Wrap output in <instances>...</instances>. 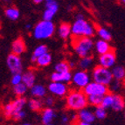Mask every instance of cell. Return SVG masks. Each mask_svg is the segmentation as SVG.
<instances>
[{
  "mask_svg": "<svg viewBox=\"0 0 125 125\" xmlns=\"http://www.w3.org/2000/svg\"><path fill=\"white\" fill-rule=\"evenodd\" d=\"M66 102L67 108L73 111H79L88 105L87 95L81 89L73 90L68 93Z\"/></svg>",
  "mask_w": 125,
  "mask_h": 125,
  "instance_id": "1",
  "label": "cell"
},
{
  "mask_svg": "<svg viewBox=\"0 0 125 125\" xmlns=\"http://www.w3.org/2000/svg\"><path fill=\"white\" fill-rule=\"evenodd\" d=\"M94 30L93 25L79 15L71 26V33L74 37H92L94 34Z\"/></svg>",
  "mask_w": 125,
  "mask_h": 125,
  "instance_id": "2",
  "label": "cell"
},
{
  "mask_svg": "<svg viewBox=\"0 0 125 125\" xmlns=\"http://www.w3.org/2000/svg\"><path fill=\"white\" fill-rule=\"evenodd\" d=\"M55 31V25L52 20H42L35 25L33 37L37 40H44L52 37Z\"/></svg>",
  "mask_w": 125,
  "mask_h": 125,
  "instance_id": "3",
  "label": "cell"
},
{
  "mask_svg": "<svg viewBox=\"0 0 125 125\" xmlns=\"http://www.w3.org/2000/svg\"><path fill=\"white\" fill-rule=\"evenodd\" d=\"M73 46L76 53L82 58L90 54V51L93 47V41L89 37H74Z\"/></svg>",
  "mask_w": 125,
  "mask_h": 125,
  "instance_id": "4",
  "label": "cell"
},
{
  "mask_svg": "<svg viewBox=\"0 0 125 125\" xmlns=\"http://www.w3.org/2000/svg\"><path fill=\"white\" fill-rule=\"evenodd\" d=\"M93 79H94V81L108 86L109 82L112 81L113 76L109 68L102 67L99 65L93 71Z\"/></svg>",
  "mask_w": 125,
  "mask_h": 125,
  "instance_id": "5",
  "label": "cell"
},
{
  "mask_svg": "<svg viewBox=\"0 0 125 125\" xmlns=\"http://www.w3.org/2000/svg\"><path fill=\"white\" fill-rule=\"evenodd\" d=\"M26 104V100L22 96H19V98L16 99L13 102L6 104L4 108V113L5 117L11 118L13 115L19 111L22 110Z\"/></svg>",
  "mask_w": 125,
  "mask_h": 125,
  "instance_id": "6",
  "label": "cell"
},
{
  "mask_svg": "<svg viewBox=\"0 0 125 125\" xmlns=\"http://www.w3.org/2000/svg\"><path fill=\"white\" fill-rule=\"evenodd\" d=\"M82 91L84 92L86 95H89V94L104 95L105 94L108 93V86L98 83L96 81H93V82L89 81L88 85L82 89Z\"/></svg>",
  "mask_w": 125,
  "mask_h": 125,
  "instance_id": "7",
  "label": "cell"
},
{
  "mask_svg": "<svg viewBox=\"0 0 125 125\" xmlns=\"http://www.w3.org/2000/svg\"><path fill=\"white\" fill-rule=\"evenodd\" d=\"M72 81L74 87L77 89H83L90 81V77L88 73L85 70L75 72L74 74L72 75Z\"/></svg>",
  "mask_w": 125,
  "mask_h": 125,
  "instance_id": "8",
  "label": "cell"
},
{
  "mask_svg": "<svg viewBox=\"0 0 125 125\" xmlns=\"http://www.w3.org/2000/svg\"><path fill=\"white\" fill-rule=\"evenodd\" d=\"M6 63L8 68L12 73H21L23 67H22V62H21V59L19 58V55L10 53L7 57Z\"/></svg>",
  "mask_w": 125,
  "mask_h": 125,
  "instance_id": "9",
  "label": "cell"
},
{
  "mask_svg": "<svg viewBox=\"0 0 125 125\" xmlns=\"http://www.w3.org/2000/svg\"><path fill=\"white\" fill-rule=\"evenodd\" d=\"M115 61H116V56H115V52L113 50H109L105 53L101 54L100 58H99L100 66L107 67V68H111L114 67Z\"/></svg>",
  "mask_w": 125,
  "mask_h": 125,
  "instance_id": "10",
  "label": "cell"
},
{
  "mask_svg": "<svg viewBox=\"0 0 125 125\" xmlns=\"http://www.w3.org/2000/svg\"><path fill=\"white\" fill-rule=\"evenodd\" d=\"M48 90L52 94L60 96V97L67 95V94L68 93V88L66 85V83L59 82V81H52V83L49 84Z\"/></svg>",
  "mask_w": 125,
  "mask_h": 125,
  "instance_id": "11",
  "label": "cell"
},
{
  "mask_svg": "<svg viewBox=\"0 0 125 125\" xmlns=\"http://www.w3.org/2000/svg\"><path fill=\"white\" fill-rule=\"evenodd\" d=\"M77 115H78V121L88 123V125L93 123L94 122V120H95V116L94 115V112H92L91 110H89V109H88V108H86L78 111Z\"/></svg>",
  "mask_w": 125,
  "mask_h": 125,
  "instance_id": "12",
  "label": "cell"
},
{
  "mask_svg": "<svg viewBox=\"0 0 125 125\" xmlns=\"http://www.w3.org/2000/svg\"><path fill=\"white\" fill-rule=\"evenodd\" d=\"M72 79V74L70 71L67 72H63V73H60V72H54L51 75V80L52 81H59V82H63V83H67L71 81Z\"/></svg>",
  "mask_w": 125,
  "mask_h": 125,
  "instance_id": "13",
  "label": "cell"
},
{
  "mask_svg": "<svg viewBox=\"0 0 125 125\" xmlns=\"http://www.w3.org/2000/svg\"><path fill=\"white\" fill-rule=\"evenodd\" d=\"M56 117V114L53 109L50 108H45L41 112V121L45 125H49L52 123L54 118Z\"/></svg>",
  "mask_w": 125,
  "mask_h": 125,
  "instance_id": "14",
  "label": "cell"
},
{
  "mask_svg": "<svg viewBox=\"0 0 125 125\" xmlns=\"http://www.w3.org/2000/svg\"><path fill=\"white\" fill-rule=\"evenodd\" d=\"M25 43L21 38L16 40L13 42L12 46H11V51L12 53L17 54V55H20L25 51Z\"/></svg>",
  "mask_w": 125,
  "mask_h": 125,
  "instance_id": "15",
  "label": "cell"
},
{
  "mask_svg": "<svg viewBox=\"0 0 125 125\" xmlns=\"http://www.w3.org/2000/svg\"><path fill=\"white\" fill-rule=\"evenodd\" d=\"M22 82L27 87L31 88L35 84V74L32 71H27L22 75Z\"/></svg>",
  "mask_w": 125,
  "mask_h": 125,
  "instance_id": "16",
  "label": "cell"
},
{
  "mask_svg": "<svg viewBox=\"0 0 125 125\" xmlns=\"http://www.w3.org/2000/svg\"><path fill=\"white\" fill-rule=\"evenodd\" d=\"M51 61H52V56L47 52L46 53L40 55V56L37 57L35 63L37 64L38 67H47L48 65H50Z\"/></svg>",
  "mask_w": 125,
  "mask_h": 125,
  "instance_id": "17",
  "label": "cell"
},
{
  "mask_svg": "<svg viewBox=\"0 0 125 125\" xmlns=\"http://www.w3.org/2000/svg\"><path fill=\"white\" fill-rule=\"evenodd\" d=\"M95 48H96L97 52H98L100 55L108 52L109 50H111V46H110V45L108 44V42L107 41V40H102V39L95 43Z\"/></svg>",
  "mask_w": 125,
  "mask_h": 125,
  "instance_id": "18",
  "label": "cell"
},
{
  "mask_svg": "<svg viewBox=\"0 0 125 125\" xmlns=\"http://www.w3.org/2000/svg\"><path fill=\"white\" fill-rule=\"evenodd\" d=\"M111 108L115 111H122L124 108V100L121 95L114 94L113 103L111 105Z\"/></svg>",
  "mask_w": 125,
  "mask_h": 125,
  "instance_id": "19",
  "label": "cell"
},
{
  "mask_svg": "<svg viewBox=\"0 0 125 125\" xmlns=\"http://www.w3.org/2000/svg\"><path fill=\"white\" fill-rule=\"evenodd\" d=\"M31 94L33 96L38 97V98H41V97H44V96L46 95V89L44 86L35 85V84H34L31 88Z\"/></svg>",
  "mask_w": 125,
  "mask_h": 125,
  "instance_id": "20",
  "label": "cell"
},
{
  "mask_svg": "<svg viewBox=\"0 0 125 125\" xmlns=\"http://www.w3.org/2000/svg\"><path fill=\"white\" fill-rule=\"evenodd\" d=\"M59 35L62 39H67L71 34V25L68 23H62L59 27Z\"/></svg>",
  "mask_w": 125,
  "mask_h": 125,
  "instance_id": "21",
  "label": "cell"
},
{
  "mask_svg": "<svg viewBox=\"0 0 125 125\" xmlns=\"http://www.w3.org/2000/svg\"><path fill=\"white\" fill-rule=\"evenodd\" d=\"M113 79L119 80V81H123L125 76V71L124 68L121 66H117V67H113V70L111 71Z\"/></svg>",
  "mask_w": 125,
  "mask_h": 125,
  "instance_id": "22",
  "label": "cell"
},
{
  "mask_svg": "<svg viewBox=\"0 0 125 125\" xmlns=\"http://www.w3.org/2000/svg\"><path fill=\"white\" fill-rule=\"evenodd\" d=\"M113 99H114V94L110 92H108L102 96V102H101V106L103 107L104 108H111V105L113 103Z\"/></svg>",
  "mask_w": 125,
  "mask_h": 125,
  "instance_id": "23",
  "label": "cell"
},
{
  "mask_svg": "<svg viewBox=\"0 0 125 125\" xmlns=\"http://www.w3.org/2000/svg\"><path fill=\"white\" fill-rule=\"evenodd\" d=\"M103 95H99V94H89L87 95V99H88V104L91 105L93 107H96L101 105L102 102V99Z\"/></svg>",
  "mask_w": 125,
  "mask_h": 125,
  "instance_id": "24",
  "label": "cell"
},
{
  "mask_svg": "<svg viewBox=\"0 0 125 125\" xmlns=\"http://www.w3.org/2000/svg\"><path fill=\"white\" fill-rule=\"evenodd\" d=\"M122 86V81H119V80L112 79V81L109 82V84L108 85V92L110 93H115V92H118L119 90L121 89Z\"/></svg>",
  "mask_w": 125,
  "mask_h": 125,
  "instance_id": "25",
  "label": "cell"
},
{
  "mask_svg": "<svg viewBox=\"0 0 125 125\" xmlns=\"http://www.w3.org/2000/svg\"><path fill=\"white\" fill-rule=\"evenodd\" d=\"M5 16L10 20H17L19 18V10L14 7H10L5 10Z\"/></svg>",
  "mask_w": 125,
  "mask_h": 125,
  "instance_id": "26",
  "label": "cell"
},
{
  "mask_svg": "<svg viewBox=\"0 0 125 125\" xmlns=\"http://www.w3.org/2000/svg\"><path fill=\"white\" fill-rule=\"evenodd\" d=\"M92 62H93V58H92L90 55L82 57L79 63L80 67H81L82 70H87V69L90 67V66L92 65Z\"/></svg>",
  "mask_w": 125,
  "mask_h": 125,
  "instance_id": "27",
  "label": "cell"
},
{
  "mask_svg": "<svg viewBox=\"0 0 125 125\" xmlns=\"http://www.w3.org/2000/svg\"><path fill=\"white\" fill-rule=\"evenodd\" d=\"M94 116H95V118L99 119V120H103V119H105L107 116L106 108H104L103 107L101 106V105L96 106L95 109H94Z\"/></svg>",
  "mask_w": 125,
  "mask_h": 125,
  "instance_id": "28",
  "label": "cell"
},
{
  "mask_svg": "<svg viewBox=\"0 0 125 125\" xmlns=\"http://www.w3.org/2000/svg\"><path fill=\"white\" fill-rule=\"evenodd\" d=\"M27 87L23 83V82H20V83L17 84V85H14V88H13V91H14L15 94H17L18 96H22L26 93Z\"/></svg>",
  "mask_w": 125,
  "mask_h": 125,
  "instance_id": "29",
  "label": "cell"
},
{
  "mask_svg": "<svg viewBox=\"0 0 125 125\" xmlns=\"http://www.w3.org/2000/svg\"><path fill=\"white\" fill-rule=\"evenodd\" d=\"M96 30H97V34H98L99 37H100L102 40H107V41H109V40H111V34L107 29L102 28V27H99V28H97Z\"/></svg>",
  "mask_w": 125,
  "mask_h": 125,
  "instance_id": "30",
  "label": "cell"
},
{
  "mask_svg": "<svg viewBox=\"0 0 125 125\" xmlns=\"http://www.w3.org/2000/svg\"><path fill=\"white\" fill-rule=\"evenodd\" d=\"M29 107L31 110L39 111L42 108V102L37 99H31L29 102Z\"/></svg>",
  "mask_w": 125,
  "mask_h": 125,
  "instance_id": "31",
  "label": "cell"
},
{
  "mask_svg": "<svg viewBox=\"0 0 125 125\" xmlns=\"http://www.w3.org/2000/svg\"><path fill=\"white\" fill-rule=\"evenodd\" d=\"M70 71V67H69L68 63L65 62V61H61V62L58 63L55 67V72H60V73H63V72H67Z\"/></svg>",
  "mask_w": 125,
  "mask_h": 125,
  "instance_id": "32",
  "label": "cell"
},
{
  "mask_svg": "<svg viewBox=\"0 0 125 125\" xmlns=\"http://www.w3.org/2000/svg\"><path fill=\"white\" fill-rule=\"evenodd\" d=\"M47 52H48L47 46H45V45H41V46H39L38 47L35 48V50H34V52H33V55L36 57H39Z\"/></svg>",
  "mask_w": 125,
  "mask_h": 125,
  "instance_id": "33",
  "label": "cell"
},
{
  "mask_svg": "<svg viewBox=\"0 0 125 125\" xmlns=\"http://www.w3.org/2000/svg\"><path fill=\"white\" fill-rule=\"evenodd\" d=\"M57 11L53 10H51V9H46V10L44 11V15H43V19L45 20H52V18L54 17V15L56 14Z\"/></svg>",
  "mask_w": 125,
  "mask_h": 125,
  "instance_id": "34",
  "label": "cell"
},
{
  "mask_svg": "<svg viewBox=\"0 0 125 125\" xmlns=\"http://www.w3.org/2000/svg\"><path fill=\"white\" fill-rule=\"evenodd\" d=\"M22 82V74L20 73H13V76L11 78V84L13 86Z\"/></svg>",
  "mask_w": 125,
  "mask_h": 125,
  "instance_id": "35",
  "label": "cell"
},
{
  "mask_svg": "<svg viewBox=\"0 0 125 125\" xmlns=\"http://www.w3.org/2000/svg\"><path fill=\"white\" fill-rule=\"evenodd\" d=\"M46 7L47 9H51V10H55V11H58V9H59V5H58V4H57V2L55 1V0L46 2Z\"/></svg>",
  "mask_w": 125,
  "mask_h": 125,
  "instance_id": "36",
  "label": "cell"
},
{
  "mask_svg": "<svg viewBox=\"0 0 125 125\" xmlns=\"http://www.w3.org/2000/svg\"><path fill=\"white\" fill-rule=\"evenodd\" d=\"M25 117V112L22 109V110H20V111H19V112L16 113V114H15L11 118L14 119V120H16V121H19V120L24 119Z\"/></svg>",
  "mask_w": 125,
  "mask_h": 125,
  "instance_id": "37",
  "label": "cell"
},
{
  "mask_svg": "<svg viewBox=\"0 0 125 125\" xmlns=\"http://www.w3.org/2000/svg\"><path fill=\"white\" fill-rule=\"evenodd\" d=\"M53 99L52 97H47V98L45 100V104L46 105L47 107H52L53 105Z\"/></svg>",
  "mask_w": 125,
  "mask_h": 125,
  "instance_id": "38",
  "label": "cell"
},
{
  "mask_svg": "<svg viewBox=\"0 0 125 125\" xmlns=\"http://www.w3.org/2000/svg\"><path fill=\"white\" fill-rule=\"evenodd\" d=\"M69 121H70V118H69L68 115H64L62 117H61V122H62L63 123H67Z\"/></svg>",
  "mask_w": 125,
  "mask_h": 125,
  "instance_id": "39",
  "label": "cell"
},
{
  "mask_svg": "<svg viewBox=\"0 0 125 125\" xmlns=\"http://www.w3.org/2000/svg\"><path fill=\"white\" fill-rule=\"evenodd\" d=\"M70 118V117H69ZM71 122H74V121H78V115L76 113H73L71 115Z\"/></svg>",
  "mask_w": 125,
  "mask_h": 125,
  "instance_id": "40",
  "label": "cell"
},
{
  "mask_svg": "<svg viewBox=\"0 0 125 125\" xmlns=\"http://www.w3.org/2000/svg\"><path fill=\"white\" fill-rule=\"evenodd\" d=\"M33 2L35 3V4H40V3L43 2V0H33Z\"/></svg>",
  "mask_w": 125,
  "mask_h": 125,
  "instance_id": "41",
  "label": "cell"
},
{
  "mask_svg": "<svg viewBox=\"0 0 125 125\" xmlns=\"http://www.w3.org/2000/svg\"><path fill=\"white\" fill-rule=\"evenodd\" d=\"M36 59H37V57L32 55V56H31V61H32V62H36Z\"/></svg>",
  "mask_w": 125,
  "mask_h": 125,
  "instance_id": "42",
  "label": "cell"
},
{
  "mask_svg": "<svg viewBox=\"0 0 125 125\" xmlns=\"http://www.w3.org/2000/svg\"><path fill=\"white\" fill-rule=\"evenodd\" d=\"M31 25H25V28H26V29H31Z\"/></svg>",
  "mask_w": 125,
  "mask_h": 125,
  "instance_id": "43",
  "label": "cell"
},
{
  "mask_svg": "<svg viewBox=\"0 0 125 125\" xmlns=\"http://www.w3.org/2000/svg\"><path fill=\"white\" fill-rule=\"evenodd\" d=\"M121 2H122V3H124V2H125V0H121Z\"/></svg>",
  "mask_w": 125,
  "mask_h": 125,
  "instance_id": "44",
  "label": "cell"
},
{
  "mask_svg": "<svg viewBox=\"0 0 125 125\" xmlns=\"http://www.w3.org/2000/svg\"><path fill=\"white\" fill-rule=\"evenodd\" d=\"M4 1H5V2H8L9 3V1H10V0H4Z\"/></svg>",
  "mask_w": 125,
  "mask_h": 125,
  "instance_id": "45",
  "label": "cell"
},
{
  "mask_svg": "<svg viewBox=\"0 0 125 125\" xmlns=\"http://www.w3.org/2000/svg\"><path fill=\"white\" fill-rule=\"evenodd\" d=\"M46 2H48V1H52V0H46Z\"/></svg>",
  "mask_w": 125,
  "mask_h": 125,
  "instance_id": "46",
  "label": "cell"
}]
</instances>
